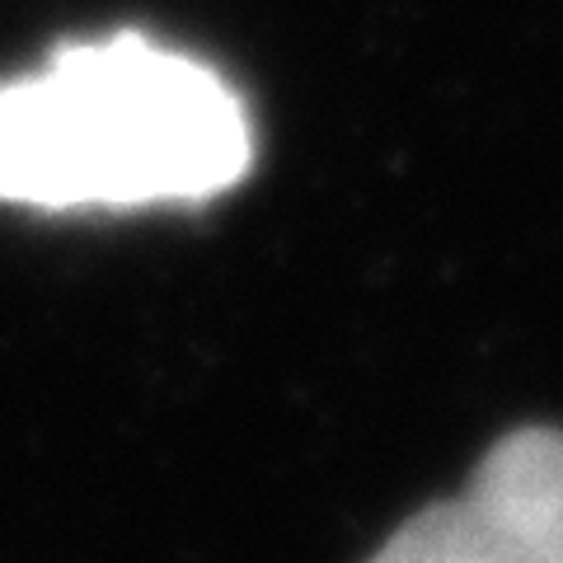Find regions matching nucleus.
Returning a JSON list of instances; mask_svg holds the SVG:
<instances>
[{
    "mask_svg": "<svg viewBox=\"0 0 563 563\" xmlns=\"http://www.w3.org/2000/svg\"><path fill=\"white\" fill-rule=\"evenodd\" d=\"M250 165L254 132L231 80L141 33L66 43L0 85V202H207Z\"/></svg>",
    "mask_w": 563,
    "mask_h": 563,
    "instance_id": "nucleus-1",
    "label": "nucleus"
},
{
    "mask_svg": "<svg viewBox=\"0 0 563 563\" xmlns=\"http://www.w3.org/2000/svg\"><path fill=\"white\" fill-rule=\"evenodd\" d=\"M366 563H563V432L521 428Z\"/></svg>",
    "mask_w": 563,
    "mask_h": 563,
    "instance_id": "nucleus-2",
    "label": "nucleus"
}]
</instances>
